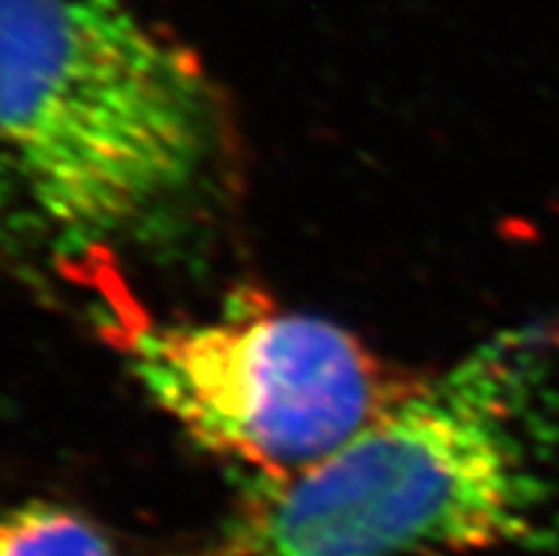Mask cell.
<instances>
[{"label":"cell","mask_w":559,"mask_h":556,"mask_svg":"<svg viewBox=\"0 0 559 556\" xmlns=\"http://www.w3.org/2000/svg\"><path fill=\"white\" fill-rule=\"evenodd\" d=\"M546 355L506 330L418 378L349 440L262 480L197 556H463L548 531Z\"/></svg>","instance_id":"obj_1"},{"label":"cell","mask_w":559,"mask_h":556,"mask_svg":"<svg viewBox=\"0 0 559 556\" xmlns=\"http://www.w3.org/2000/svg\"><path fill=\"white\" fill-rule=\"evenodd\" d=\"M216 149L197 57L122 0H0V190L103 250L188 197Z\"/></svg>","instance_id":"obj_2"},{"label":"cell","mask_w":559,"mask_h":556,"mask_svg":"<svg viewBox=\"0 0 559 556\" xmlns=\"http://www.w3.org/2000/svg\"><path fill=\"white\" fill-rule=\"evenodd\" d=\"M83 253L97 324L128 372L193 443L284 477L338 449L418 378L386 367L358 335L264 298L219 318L165 321L142 310L120 279Z\"/></svg>","instance_id":"obj_3"},{"label":"cell","mask_w":559,"mask_h":556,"mask_svg":"<svg viewBox=\"0 0 559 556\" xmlns=\"http://www.w3.org/2000/svg\"><path fill=\"white\" fill-rule=\"evenodd\" d=\"M0 556H117L88 517L51 500L0 506Z\"/></svg>","instance_id":"obj_4"}]
</instances>
